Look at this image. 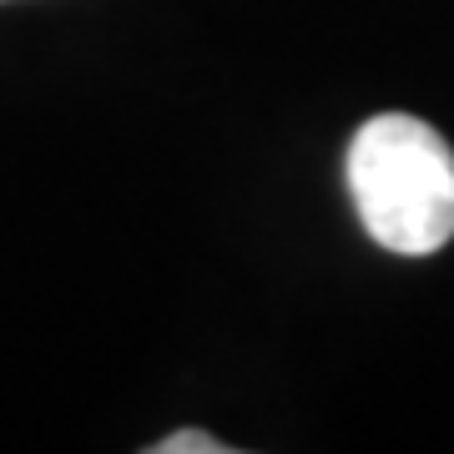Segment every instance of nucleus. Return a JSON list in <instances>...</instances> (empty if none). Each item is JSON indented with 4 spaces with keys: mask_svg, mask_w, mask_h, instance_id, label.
<instances>
[{
    "mask_svg": "<svg viewBox=\"0 0 454 454\" xmlns=\"http://www.w3.org/2000/svg\"><path fill=\"white\" fill-rule=\"evenodd\" d=\"M152 454H227V444L212 439V434H202V429H177V434L157 439Z\"/></svg>",
    "mask_w": 454,
    "mask_h": 454,
    "instance_id": "2",
    "label": "nucleus"
},
{
    "mask_svg": "<svg viewBox=\"0 0 454 454\" xmlns=\"http://www.w3.org/2000/svg\"><path fill=\"white\" fill-rule=\"evenodd\" d=\"M348 192L379 247L429 258L454 238V152L429 121L379 112L348 142Z\"/></svg>",
    "mask_w": 454,
    "mask_h": 454,
    "instance_id": "1",
    "label": "nucleus"
}]
</instances>
